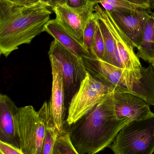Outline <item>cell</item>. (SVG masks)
Segmentation results:
<instances>
[{
    "mask_svg": "<svg viewBox=\"0 0 154 154\" xmlns=\"http://www.w3.org/2000/svg\"><path fill=\"white\" fill-rule=\"evenodd\" d=\"M141 74L140 80L127 91L142 98L149 106H154V70L152 64L143 67Z\"/></svg>",
    "mask_w": 154,
    "mask_h": 154,
    "instance_id": "9a60e30c",
    "label": "cell"
},
{
    "mask_svg": "<svg viewBox=\"0 0 154 154\" xmlns=\"http://www.w3.org/2000/svg\"><path fill=\"white\" fill-rule=\"evenodd\" d=\"M113 98L116 115L119 119L130 122L148 118L154 114L144 100L127 89L115 90Z\"/></svg>",
    "mask_w": 154,
    "mask_h": 154,
    "instance_id": "9c48e42d",
    "label": "cell"
},
{
    "mask_svg": "<svg viewBox=\"0 0 154 154\" xmlns=\"http://www.w3.org/2000/svg\"><path fill=\"white\" fill-rule=\"evenodd\" d=\"M108 12L127 38L132 47L137 48L140 44L144 27L151 17V11L130 12L115 9Z\"/></svg>",
    "mask_w": 154,
    "mask_h": 154,
    "instance_id": "30bf717a",
    "label": "cell"
},
{
    "mask_svg": "<svg viewBox=\"0 0 154 154\" xmlns=\"http://www.w3.org/2000/svg\"><path fill=\"white\" fill-rule=\"evenodd\" d=\"M97 24V18L94 12L86 26L83 35V43L90 52L96 34Z\"/></svg>",
    "mask_w": 154,
    "mask_h": 154,
    "instance_id": "44dd1931",
    "label": "cell"
},
{
    "mask_svg": "<svg viewBox=\"0 0 154 154\" xmlns=\"http://www.w3.org/2000/svg\"><path fill=\"white\" fill-rule=\"evenodd\" d=\"M105 46L104 38L98 22L96 34L93 40L90 53L96 58L103 60L105 56Z\"/></svg>",
    "mask_w": 154,
    "mask_h": 154,
    "instance_id": "ffe728a7",
    "label": "cell"
},
{
    "mask_svg": "<svg viewBox=\"0 0 154 154\" xmlns=\"http://www.w3.org/2000/svg\"><path fill=\"white\" fill-rule=\"evenodd\" d=\"M97 18L105 42V56L103 60L123 69L120 58L116 48L113 36L110 30L101 19L97 17Z\"/></svg>",
    "mask_w": 154,
    "mask_h": 154,
    "instance_id": "e0dca14e",
    "label": "cell"
},
{
    "mask_svg": "<svg viewBox=\"0 0 154 154\" xmlns=\"http://www.w3.org/2000/svg\"><path fill=\"white\" fill-rule=\"evenodd\" d=\"M151 64H152V66L154 70V61H153V62H152V63H151Z\"/></svg>",
    "mask_w": 154,
    "mask_h": 154,
    "instance_id": "f546056e",
    "label": "cell"
},
{
    "mask_svg": "<svg viewBox=\"0 0 154 154\" xmlns=\"http://www.w3.org/2000/svg\"><path fill=\"white\" fill-rule=\"evenodd\" d=\"M52 74V88L50 103L55 128L60 134L64 131L65 122V90L62 75L57 65L49 59Z\"/></svg>",
    "mask_w": 154,
    "mask_h": 154,
    "instance_id": "7c38bea8",
    "label": "cell"
},
{
    "mask_svg": "<svg viewBox=\"0 0 154 154\" xmlns=\"http://www.w3.org/2000/svg\"><path fill=\"white\" fill-rule=\"evenodd\" d=\"M0 154H24L20 150L11 145L0 141Z\"/></svg>",
    "mask_w": 154,
    "mask_h": 154,
    "instance_id": "603a6c76",
    "label": "cell"
},
{
    "mask_svg": "<svg viewBox=\"0 0 154 154\" xmlns=\"http://www.w3.org/2000/svg\"><path fill=\"white\" fill-rule=\"evenodd\" d=\"M88 0H68L67 4L70 7H77L86 5Z\"/></svg>",
    "mask_w": 154,
    "mask_h": 154,
    "instance_id": "cb8c5ba5",
    "label": "cell"
},
{
    "mask_svg": "<svg viewBox=\"0 0 154 154\" xmlns=\"http://www.w3.org/2000/svg\"><path fill=\"white\" fill-rule=\"evenodd\" d=\"M96 5L89 2L86 5L70 7L67 4L52 8L57 21L71 34L83 41L84 30L93 15Z\"/></svg>",
    "mask_w": 154,
    "mask_h": 154,
    "instance_id": "ba28073f",
    "label": "cell"
},
{
    "mask_svg": "<svg viewBox=\"0 0 154 154\" xmlns=\"http://www.w3.org/2000/svg\"><path fill=\"white\" fill-rule=\"evenodd\" d=\"M109 147L114 154H153L154 114L148 118L127 124Z\"/></svg>",
    "mask_w": 154,
    "mask_h": 154,
    "instance_id": "3957f363",
    "label": "cell"
},
{
    "mask_svg": "<svg viewBox=\"0 0 154 154\" xmlns=\"http://www.w3.org/2000/svg\"><path fill=\"white\" fill-rule=\"evenodd\" d=\"M44 32H48L54 40L78 57L82 58L91 56L84 46L83 41L66 30L56 19L49 21L45 26Z\"/></svg>",
    "mask_w": 154,
    "mask_h": 154,
    "instance_id": "5bb4252c",
    "label": "cell"
},
{
    "mask_svg": "<svg viewBox=\"0 0 154 154\" xmlns=\"http://www.w3.org/2000/svg\"><path fill=\"white\" fill-rule=\"evenodd\" d=\"M94 12L97 17L105 23L113 36L116 48L124 69L127 83V91H130L134 84L142 78L143 68L139 58L134 51L130 42L114 20L110 13L99 4L95 6Z\"/></svg>",
    "mask_w": 154,
    "mask_h": 154,
    "instance_id": "5b68a950",
    "label": "cell"
},
{
    "mask_svg": "<svg viewBox=\"0 0 154 154\" xmlns=\"http://www.w3.org/2000/svg\"><path fill=\"white\" fill-rule=\"evenodd\" d=\"M100 4L102 5L103 8L106 11H111L115 10V8L111 4L106 2H103L100 3Z\"/></svg>",
    "mask_w": 154,
    "mask_h": 154,
    "instance_id": "d4e9b609",
    "label": "cell"
},
{
    "mask_svg": "<svg viewBox=\"0 0 154 154\" xmlns=\"http://www.w3.org/2000/svg\"><path fill=\"white\" fill-rule=\"evenodd\" d=\"M115 91L113 87L88 72L71 100L67 119L68 125L70 126L77 122Z\"/></svg>",
    "mask_w": 154,
    "mask_h": 154,
    "instance_id": "8992f818",
    "label": "cell"
},
{
    "mask_svg": "<svg viewBox=\"0 0 154 154\" xmlns=\"http://www.w3.org/2000/svg\"><path fill=\"white\" fill-rule=\"evenodd\" d=\"M48 54L49 59L57 65L62 75L65 92L69 94L77 91L88 73L82 58L55 40L51 43Z\"/></svg>",
    "mask_w": 154,
    "mask_h": 154,
    "instance_id": "52a82bcc",
    "label": "cell"
},
{
    "mask_svg": "<svg viewBox=\"0 0 154 154\" xmlns=\"http://www.w3.org/2000/svg\"><path fill=\"white\" fill-rule=\"evenodd\" d=\"M40 2L46 5H48L49 7H50L51 1V0H39Z\"/></svg>",
    "mask_w": 154,
    "mask_h": 154,
    "instance_id": "4316f807",
    "label": "cell"
},
{
    "mask_svg": "<svg viewBox=\"0 0 154 154\" xmlns=\"http://www.w3.org/2000/svg\"><path fill=\"white\" fill-rule=\"evenodd\" d=\"M113 92L69 126L71 140L80 154H96L109 147L120 130L129 123L117 117Z\"/></svg>",
    "mask_w": 154,
    "mask_h": 154,
    "instance_id": "7a4b0ae2",
    "label": "cell"
},
{
    "mask_svg": "<svg viewBox=\"0 0 154 154\" xmlns=\"http://www.w3.org/2000/svg\"><path fill=\"white\" fill-rule=\"evenodd\" d=\"M52 154H80L71 140L68 131L64 130L56 140Z\"/></svg>",
    "mask_w": 154,
    "mask_h": 154,
    "instance_id": "d6986e66",
    "label": "cell"
},
{
    "mask_svg": "<svg viewBox=\"0 0 154 154\" xmlns=\"http://www.w3.org/2000/svg\"><path fill=\"white\" fill-rule=\"evenodd\" d=\"M85 67L92 76L113 87L115 90L127 89L124 69L93 56L82 58Z\"/></svg>",
    "mask_w": 154,
    "mask_h": 154,
    "instance_id": "8fae6325",
    "label": "cell"
},
{
    "mask_svg": "<svg viewBox=\"0 0 154 154\" xmlns=\"http://www.w3.org/2000/svg\"><path fill=\"white\" fill-rule=\"evenodd\" d=\"M10 1L15 2H26L29 0H10Z\"/></svg>",
    "mask_w": 154,
    "mask_h": 154,
    "instance_id": "f1b7e54d",
    "label": "cell"
},
{
    "mask_svg": "<svg viewBox=\"0 0 154 154\" xmlns=\"http://www.w3.org/2000/svg\"><path fill=\"white\" fill-rule=\"evenodd\" d=\"M59 134L58 131L55 128H46L40 154H52L55 142Z\"/></svg>",
    "mask_w": 154,
    "mask_h": 154,
    "instance_id": "7402d4cb",
    "label": "cell"
},
{
    "mask_svg": "<svg viewBox=\"0 0 154 154\" xmlns=\"http://www.w3.org/2000/svg\"><path fill=\"white\" fill-rule=\"evenodd\" d=\"M52 12L39 0H0V54L7 57L44 32Z\"/></svg>",
    "mask_w": 154,
    "mask_h": 154,
    "instance_id": "6da1fadb",
    "label": "cell"
},
{
    "mask_svg": "<svg viewBox=\"0 0 154 154\" xmlns=\"http://www.w3.org/2000/svg\"><path fill=\"white\" fill-rule=\"evenodd\" d=\"M151 9H154V0H149Z\"/></svg>",
    "mask_w": 154,
    "mask_h": 154,
    "instance_id": "83f0119b",
    "label": "cell"
},
{
    "mask_svg": "<svg viewBox=\"0 0 154 154\" xmlns=\"http://www.w3.org/2000/svg\"><path fill=\"white\" fill-rule=\"evenodd\" d=\"M137 49L138 58L150 64L154 61V14L152 13L144 27Z\"/></svg>",
    "mask_w": 154,
    "mask_h": 154,
    "instance_id": "2e32d148",
    "label": "cell"
},
{
    "mask_svg": "<svg viewBox=\"0 0 154 154\" xmlns=\"http://www.w3.org/2000/svg\"><path fill=\"white\" fill-rule=\"evenodd\" d=\"M14 118L20 150L24 154H40L46 127L38 111L32 106L18 108Z\"/></svg>",
    "mask_w": 154,
    "mask_h": 154,
    "instance_id": "277c9868",
    "label": "cell"
},
{
    "mask_svg": "<svg viewBox=\"0 0 154 154\" xmlns=\"http://www.w3.org/2000/svg\"><path fill=\"white\" fill-rule=\"evenodd\" d=\"M18 108L9 97L0 94V141L20 148L14 118Z\"/></svg>",
    "mask_w": 154,
    "mask_h": 154,
    "instance_id": "4fadbf2b",
    "label": "cell"
},
{
    "mask_svg": "<svg viewBox=\"0 0 154 154\" xmlns=\"http://www.w3.org/2000/svg\"><path fill=\"white\" fill-rule=\"evenodd\" d=\"M67 1L68 0H51L50 7L53 8L57 5L67 4Z\"/></svg>",
    "mask_w": 154,
    "mask_h": 154,
    "instance_id": "484cf974",
    "label": "cell"
},
{
    "mask_svg": "<svg viewBox=\"0 0 154 154\" xmlns=\"http://www.w3.org/2000/svg\"><path fill=\"white\" fill-rule=\"evenodd\" d=\"M88 2L96 5L106 2L111 4L117 10L130 12L151 10L149 0H88Z\"/></svg>",
    "mask_w": 154,
    "mask_h": 154,
    "instance_id": "ac0fdd59",
    "label": "cell"
}]
</instances>
